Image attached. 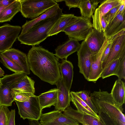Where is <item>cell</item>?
Masks as SVG:
<instances>
[{"label": "cell", "instance_id": "ffe728a7", "mask_svg": "<svg viewBox=\"0 0 125 125\" xmlns=\"http://www.w3.org/2000/svg\"><path fill=\"white\" fill-rule=\"evenodd\" d=\"M35 82L26 74L14 83L12 86L11 94L14 98L15 94L17 93L24 92L35 93Z\"/></svg>", "mask_w": 125, "mask_h": 125}, {"label": "cell", "instance_id": "9c48e42d", "mask_svg": "<svg viewBox=\"0 0 125 125\" xmlns=\"http://www.w3.org/2000/svg\"><path fill=\"white\" fill-rule=\"evenodd\" d=\"M21 29L20 26L8 24L0 26V52L11 48Z\"/></svg>", "mask_w": 125, "mask_h": 125}, {"label": "cell", "instance_id": "7dc6e473", "mask_svg": "<svg viewBox=\"0 0 125 125\" xmlns=\"http://www.w3.org/2000/svg\"></svg>", "mask_w": 125, "mask_h": 125}, {"label": "cell", "instance_id": "7a4b0ae2", "mask_svg": "<svg viewBox=\"0 0 125 125\" xmlns=\"http://www.w3.org/2000/svg\"><path fill=\"white\" fill-rule=\"evenodd\" d=\"M91 100L98 113L108 116L118 125H125L122 106L118 105L110 93L107 91H94L90 94Z\"/></svg>", "mask_w": 125, "mask_h": 125}, {"label": "cell", "instance_id": "f546056e", "mask_svg": "<svg viewBox=\"0 0 125 125\" xmlns=\"http://www.w3.org/2000/svg\"><path fill=\"white\" fill-rule=\"evenodd\" d=\"M119 59H118L112 61L103 70L101 77L104 79L114 75L118 63Z\"/></svg>", "mask_w": 125, "mask_h": 125}, {"label": "cell", "instance_id": "484cf974", "mask_svg": "<svg viewBox=\"0 0 125 125\" xmlns=\"http://www.w3.org/2000/svg\"><path fill=\"white\" fill-rule=\"evenodd\" d=\"M58 90L57 88L52 89L41 94L38 96L41 108L43 109L55 106L57 101Z\"/></svg>", "mask_w": 125, "mask_h": 125}, {"label": "cell", "instance_id": "60d3db41", "mask_svg": "<svg viewBox=\"0 0 125 125\" xmlns=\"http://www.w3.org/2000/svg\"><path fill=\"white\" fill-rule=\"evenodd\" d=\"M107 25V24L104 19L103 16H102L101 21V27L102 31H104Z\"/></svg>", "mask_w": 125, "mask_h": 125}, {"label": "cell", "instance_id": "836d02e7", "mask_svg": "<svg viewBox=\"0 0 125 125\" xmlns=\"http://www.w3.org/2000/svg\"><path fill=\"white\" fill-rule=\"evenodd\" d=\"M35 96L34 94L30 93L21 92L16 93L14 96V100L24 102L27 100L30 97Z\"/></svg>", "mask_w": 125, "mask_h": 125}, {"label": "cell", "instance_id": "f6af8a7d", "mask_svg": "<svg viewBox=\"0 0 125 125\" xmlns=\"http://www.w3.org/2000/svg\"><path fill=\"white\" fill-rule=\"evenodd\" d=\"M54 1L55 2H56L57 3V2H61L62 1H64V0H54Z\"/></svg>", "mask_w": 125, "mask_h": 125}, {"label": "cell", "instance_id": "ac0fdd59", "mask_svg": "<svg viewBox=\"0 0 125 125\" xmlns=\"http://www.w3.org/2000/svg\"><path fill=\"white\" fill-rule=\"evenodd\" d=\"M56 85L58 91L57 101L55 106V109L63 112L70 106L71 101L70 90L61 79L58 82Z\"/></svg>", "mask_w": 125, "mask_h": 125}, {"label": "cell", "instance_id": "f35d334b", "mask_svg": "<svg viewBox=\"0 0 125 125\" xmlns=\"http://www.w3.org/2000/svg\"><path fill=\"white\" fill-rule=\"evenodd\" d=\"M125 0H122L120 7L117 11L115 17L120 13H122L125 12Z\"/></svg>", "mask_w": 125, "mask_h": 125}, {"label": "cell", "instance_id": "7c38bea8", "mask_svg": "<svg viewBox=\"0 0 125 125\" xmlns=\"http://www.w3.org/2000/svg\"><path fill=\"white\" fill-rule=\"evenodd\" d=\"M122 0H105L100 2L98 7L96 8L92 17L93 19L92 26L99 32L102 31L101 21L102 16L110 10L117 6Z\"/></svg>", "mask_w": 125, "mask_h": 125}, {"label": "cell", "instance_id": "4316f807", "mask_svg": "<svg viewBox=\"0 0 125 125\" xmlns=\"http://www.w3.org/2000/svg\"><path fill=\"white\" fill-rule=\"evenodd\" d=\"M71 101L77 109V110L86 114L100 120L98 115L95 113L80 98L75 92H70Z\"/></svg>", "mask_w": 125, "mask_h": 125}, {"label": "cell", "instance_id": "b9f144b4", "mask_svg": "<svg viewBox=\"0 0 125 125\" xmlns=\"http://www.w3.org/2000/svg\"><path fill=\"white\" fill-rule=\"evenodd\" d=\"M103 0H90L93 5L94 10V11L96 9L97 7L98 6V4L99 3L101 2Z\"/></svg>", "mask_w": 125, "mask_h": 125}, {"label": "cell", "instance_id": "30bf717a", "mask_svg": "<svg viewBox=\"0 0 125 125\" xmlns=\"http://www.w3.org/2000/svg\"><path fill=\"white\" fill-rule=\"evenodd\" d=\"M39 120L42 125H79L76 120L58 110L42 114Z\"/></svg>", "mask_w": 125, "mask_h": 125}, {"label": "cell", "instance_id": "7bdbcfd3", "mask_svg": "<svg viewBox=\"0 0 125 125\" xmlns=\"http://www.w3.org/2000/svg\"><path fill=\"white\" fill-rule=\"evenodd\" d=\"M30 125H42L38 120H29Z\"/></svg>", "mask_w": 125, "mask_h": 125}, {"label": "cell", "instance_id": "74e56055", "mask_svg": "<svg viewBox=\"0 0 125 125\" xmlns=\"http://www.w3.org/2000/svg\"><path fill=\"white\" fill-rule=\"evenodd\" d=\"M108 43L107 46L104 51L102 58V64L106 58L109 53L111 45V40L109 38L107 39Z\"/></svg>", "mask_w": 125, "mask_h": 125}, {"label": "cell", "instance_id": "f1b7e54d", "mask_svg": "<svg viewBox=\"0 0 125 125\" xmlns=\"http://www.w3.org/2000/svg\"><path fill=\"white\" fill-rule=\"evenodd\" d=\"M0 58L4 65L9 70L15 73H24L23 70L17 64L5 56L1 52H0Z\"/></svg>", "mask_w": 125, "mask_h": 125}, {"label": "cell", "instance_id": "8d00e7d4", "mask_svg": "<svg viewBox=\"0 0 125 125\" xmlns=\"http://www.w3.org/2000/svg\"><path fill=\"white\" fill-rule=\"evenodd\" d=\"M15 109L11 110L9 115L8 125H15Z\"/></svg>", "mask_w": 125, "mask_h": 125}, {"label": "cell", "instance_id": "8fae6325", "mask_svg": "<svg viewBox=\"0 0 125 125\" xmlns=\"http://www.w3.org/2000/svg\"><path fill=\"white\" fill-rule=\"evenodd\" d=\"M92 54L84 41L81 44L79 49L77 52L78 59V65L79 72L82 74L88 81L91 67L90 57Z\"/></svg>", "mask_w": 125, "mask_h": 125}, {"label": "cell", "instance_id": "44dd1931", "mask_svg": "<svg viewBox=\"0 0 125 125\" xmlns=\"http://www.w3.org/2000/svg\"><path fill=\"white\" fill-rule=\"evenodd\" d=\"M124 29L125 12L118 14L107 24L104 32V34L107 39Z\"/></svg>", "mask_w": 125, "mask_h": 125}, {"label": "cell", "instance_id": "4fadbf2b", "mask_svg": "<svg viewBox=\"0 0 125 125\" xmlns=\"http://www.w3.org/2000/svg\"><path fill=\"white\" fill-rule=\"evenodd\" d=\"M106 39L99 52L95 54H92L90 57L91 67L88 81L94 83L101 77L103 70L102 68V58L104 52L107 45Z\"/></svg>", "mask_w": 125, "mask_h": 125}, {"label": "cell", "instance_id": "5bb4252c", "mask_svg": "<svg viewBox=\"0 0 125 125\" xmlns=\"http://www.w3.org/2000/svg\"><path fill=\"white\" fill-rule=\"evenodd\" d=\"M63 113L82 125H104L100 120L86 114L73 108L70 106L64 111Z\"/></svg>", "mask_w": 125, "mask_h": 125}, {"label": "cell", "instance_id": "ee69618b", "mask_svg": "<svg viewBox=\"0 0 125 125\" xmlns=\"http://www.w3.org/2000/svg\"><path fill=\"white\" fill-rule=\"evenodd\" d=\"M4 71L0 67V77L4 76Z\"/></svg>", "mask_w": 125, "mask_h": 125}, {"label": "cell", "instance_id": "d4e9b609", "mask_svg": "<svg viewBox=\"0 0 125 125\" xmlns=\"http://www.w3.org/2000/svg\"><path fill=\"white\" fill-rule=\"evenodd\" d=\"M21 9L20 0H15L1 11L0 13V22L10 21L18 12L20 11Z\"/></svg>", "mask_w": 125, "mask_h": 125}, {"label": "cell", "instance_id": "bcb514c9", "mask_svg": "<svg viewBox=\"0 0 125 125\" xmlns=\"http://www.w3.org/2000/svg\"><path fill=\"white\" fill-rule=\"evenodd\" d=\"M6 6L0 7V13L1 12V10Z\"/></svg>", "mask_w": 125, "mask_h": 125}, {"label": "cell", "instance_id": "e0dca14e", "mask_svg": "<svg viewBox=\"0 0 125 125\" xmlns=\"http://www.w3.org/2000/svg\"><path fill=\"white\" fill-rule=\"evenodd\" d=\"M5 56L12 61L20 66L26 75L30 73L26 54L14 48H11L1 52Z\"/></svg>", "mask_w": 125, "mask_h": 125}, {"label": "cell", "instance_id": "e575fe53", "mask_svg": "<svg viewBox=\"0 0 125 125\" xmlns=\"http://www.w3.org/2000/svg\"><path fill=\"white\" fill-rule=\"evenodd\" d=\"M121 3L118 5L110 10L103 16L107 24L115 17L117 11L120 7Z\"/></svg>", "mask_w": 125, "mask_h": 125}, {"label": "cell", "instance_id": "6da1fadb", "mask_svg": "<svg viewBox=\"0 0 125 125\" xmlns=\"http://www.w3.org/2000/svg\"><path fill=\"white\" fill-rule=\"evenodd\" d=\"M27 56L30 70L41 80L56 85L61 79L59 59L52 52L42 46H35L29 50Z\"/></svg>", "mask_w": 125, "mask_h": 125}, {"label": "cell", "instance_id": "3957f363", "mask_svg": "<svg viewBox=\"0 0 125 125\" xmlns=\"http://www.w3.org/2000/svg\"><path fill=\"white\" fill-rule=\"evenodd\" d=\"M62 13L42 20L25 32L21 33L17 39L21 44L32 46L39 45L48 37L50 30Z\"/></svg>", "mask_w": 125, "mask_h": 125}, {"label": "cell", "instance_id": "8992f818", "mask_svg": "<svg viewBox=\"0 0 125 125\" xmlns=\"http://www.w3.org/2000/svg\"><path fill=\"white\" fill-rule=\"evenodd\" d=\"M109 38L111 40V46L108 55L102 64L103 71L112 61L125 55V29Z\"/></svg>", "mask_w": 125, "mask_h": 125}, {"label": "cell", "instance_id": "d590c367", "mask_svg": "<svg viewBox=\"0 0 125 125\" xmlns=\"http://www.w3.org/2000/svg\"><path fill=\"white\" fill-rule=\"evenodd\" d=\"M81 0H65L66 5L69 8V10L72 8L78 7Z\"/></svg>", "mask_w": 125, "mask_h": 125}, {"label": "cell", "instance_id": "cb8c5ba5", "mask_svg": "<svg viewBox=\"0 0 125 125\" xmlns=\"http://www.w3.org/2000/svg\"><path fill=\"white\" fill-rule=\"evenodd\" d=\"M110 94L116 103L119 106H122L125 98V84L121 79L115 82Z\"/></svg>", "mask_w": 125, "mask_h": 125}, {"label": "cell", "instance_id": "d6a6232c", "mask_svg": "<svg viewBox=\"0 0 125 125\" xmlns=\"http://www.w3.org/2000/svg\"><path fill=\"white\" fill-rule=\"evenodd\" d=\"M10 111L8 106H0V125H8Z\"/></svg>", "mask_w": 125, "mask_h": 125}, {"label": "cell", "instance_id": "ba28073f", "mask_svg": "<svg viewBox=\"0 0 125 125\" xmlns=\"http://www.w3.org/2000/svg\"><path fill=\"white\" fill-rule=\"evenodd\" d=\"M90 18L82 17L79 20L67 27L62 31L69 39L77 42L84 41L93 29Z\"/></svg>", "mask_w": 125, "mask_h": 125}, {"label": "cell", "instance_id": "7402d4cb", "mask_svg": "<svg viewBox=\"0 0 125 125\" xmlns=\"http://www.w3.org/2000/svg\"><path fill=\"white\" fill-rule=\"evenodd\" d=\"M62 13V9L60 8L59 5L57 3L38 17L31 21H27L22 26L21 33L25 32L37 23L42 20Z\"/></svg>", "mask_w": 125, "mask_h": 125}, {"label": "cell", "instance_id": "1f68e13d", "mask_svg": "<svg viewBox=\"0 0 125 125\" xmlns=\"http://www.w3.org/2000/svg\"><path fill=\"white\" fill-rule=\"evenodd\" d=\"M114 75L117 76L118 79H125V55L119 59Z\"/></svg>", "mask_w": 125, "mask_h": 125}, {"label": "cell", "instance_id": "52a82bcc", "mask_svg": "<svg viewBox=\"0 0 125 125\" xmlns=\"http://www.w3.org/2000/svg\"><path fill=\"white\" fill-rule=\"evenodd\" d=\"M24 73H15L4 76L0 78V106H11L14 101L11 94L12 85L26 75Z\"/></svg>", "mask_w": 125, "mask_h": 125}, {"label": "cell", "instance_id": "c3c4849f", "mask_svg": "<svg viewBox=\"0 0 125 125\" xmlns=\"http://www.w3.org/2000/svg\"></svg>", "mask_w": 125, "mask_h": 125}, {"label": "cell", "instance_id": "2e32d148", "mask_svg": "<svg viewBox=\"0 0 125 125\" xmlns=\"http://www.w3.org/2000/svg\"><path fill=\"white\" fill-rule=\"evenodd\" d=\"M106 39L103 31L99 32L93 28L84 41L92 53L95 54L100 50Z\"/></svg>", "mask_w": 125, "mask_h": 125}, {"label": "cell", "instance_id": "277c9868", "mask_svg": "<svg viewBox=\"0 0 125 125\" xmlns=\"http://www.w3.org/2000/svg\"><path fill=\"white\" fill-rule=\"evenodd\" d=\"M20 12L25 18L34 19L57 3L54 0H20Z\"/></svg>", "mask_w": 125, "mask_h": 125}, {"label": "cell", "instance_id": "9a60e30c", "mask_svg": "<svg viewBox=\"0 0 125 125\" xmlns=\"http://www.w3.org/2000/svg\"><path fill=\"white\" fill-rule=\"evenodd\" d=\"M82 17L75 16L73 14L61 15L49 32L48 36L57 35L67 27L79 20Z\"/></svg>", "mask_w": 125, "mask_h": 125}, {"label": "cell", "instance_id": "5b68a950", "mask_svg": "<svg viewBox=\"0 0 125 125\" xmlns=\"http://www.w3.org/2000/svg\"><path fill=\"white\" fill-rule=\"evenodd\" d=\"M16 103L18 109V114L23 120H39L42 114L38 96L30 97L27 101L20 102L14 101Z\"/></svg>", "mask_w": 125, "mask_h": 125}, {"label": "cell", "instance_id": "d6986e66", "mask_svg": "<svg viewBox=\"0 0 125 125\" xmlns=\"http://www.w3.org/2000/svg\"><path fill=\"white\" fill-rule=\"evenodd\" d=\"M80 45L78 42L69 39L55 49L54 55L59 59L67 60L69 56L78 51Z\"/></svg>", "mask_w": 125, "mask_h": 125}, {"label": "cell", "instance_id": "83f0119b", "mask_svg": "<svg viewBox=\"0 0 125 125\" xmlns=\"http://www.w3.org/2000/svg\"><path fill=\"white\" fill-rule=\"evenodd\" d=\"M78 8L82 17L91 18L94 12L90 0H81Z\"/></svg>", "mask_w": 125, "mask_h": 125}, {"label": "cell", "instance_id": "603a6c76", "mask_svg": "<svg viewBox=\"0 0 125 125\" xmlns=\"http://www.w3.org/2000/svg\"><path fill=\"white\" fill-rule=\"evenodd\" d=\"M61 73V80L68 89L70 91L73 81V67L72 63L67 60H63L59 63Z\"/></svg>", "mask_w": 125, "mask_h": 125}, {"label": "cell", "instance_id": "ab89813d", "mask_svg": "<svg viewBox=\"0 0 125 125\" xmlns=\"http://www.w3.org/2000/svg\"><path fill=\"white\" fill-rule=\"evenodd\" d=\"M14 0H0V7L6 6Z\"/></svg>", "mask_w": 125, "mask_h": 125}, {"label": "cell", "instance_id": "4dcf8cb0", "mask_svg": "<svg viewBox=\"0 0 125 125\" xmlns=\"http://www.w3.org/2000/svg\"><path fill=\"white\" fill-rule=\"evenodd\" d=\"M75 93L95 113L97 114L95 108L89 96V92L86 90H83Z\"/></svg>", "mask_w": 125, "mask_h": 125}]
</instances>
